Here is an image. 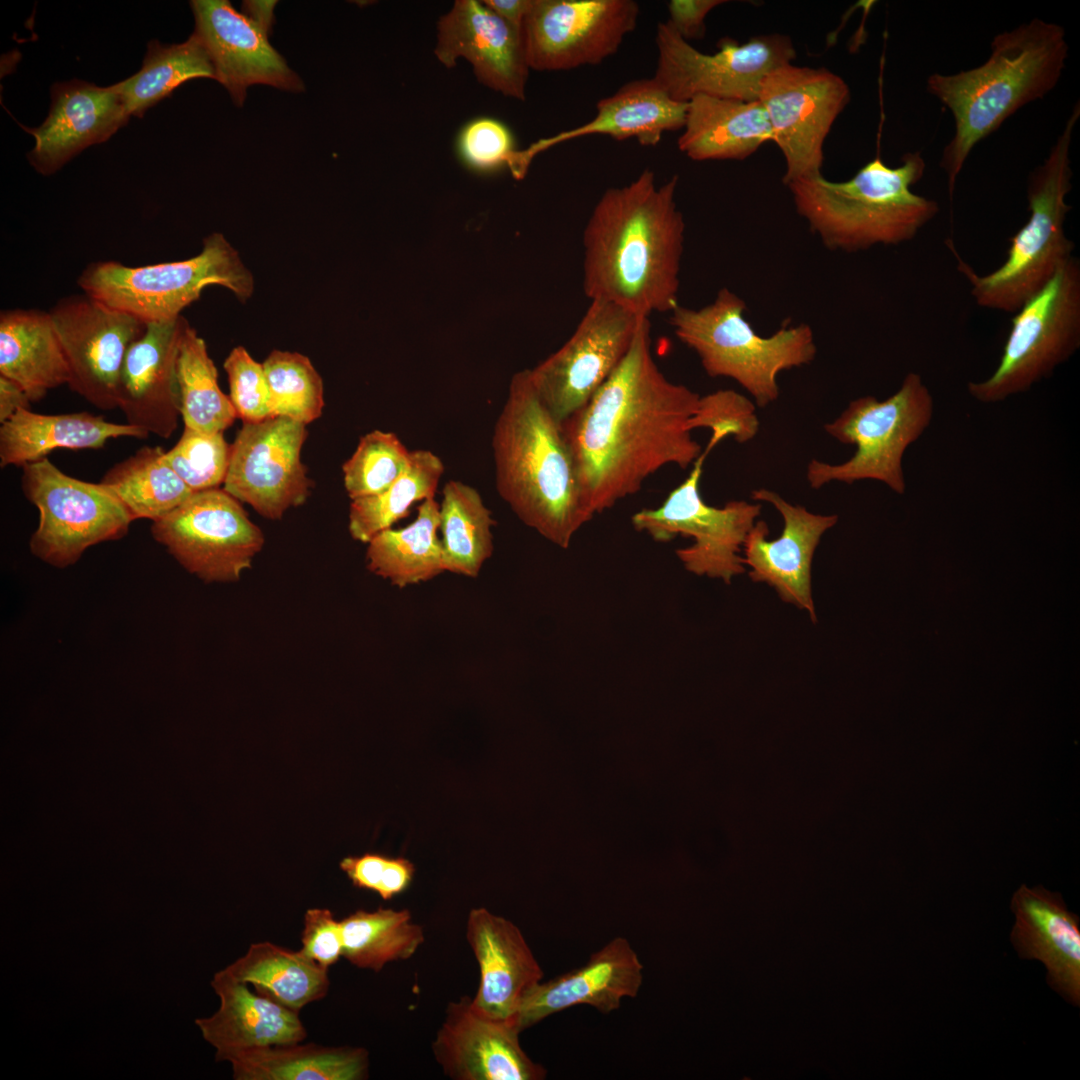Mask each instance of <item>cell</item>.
<instances>
[{
    "label": "cell",
    "instance_id": "obj_7",
    "mask_svg": "<svg viewBox=\"0 0 1080 1080\" xmlns=\"http://www.w3.org/2000/svg\"><path fill=\"white\" fill-rule=\"evenodd\" d=\"M745 310L743 299L722 288L701 308L678 304L669 322L676 337L698 355L708 376L733 379L763 408L779 397L778 374L809 364L817 348L809 325L790 326L787 320L764 337L745 318Z\"/></svg>",
    "mask_w": 1080,
    "mask_h": 1080
},
{
    "label": "cell",
    "instance_id": "obj_32",
    "mask_svg": "<svg viewBox=\"0 0 1080 1080\" xmlns=\"http://www.w3.org/2000/svg\"><path fill=\"white\" fill-rule=\"evenodd\" d=\"M148 436L135 426L89 412L46 415L19 409L0 426V465L22 467L56 449H100L110 439Z\"/></svg>",
    "mask_w": 1080,
    "mask_h": 1080
},
{
    "label": "cell",
    "instance_id": "obj_33",
    "mask_svg": "<svg viewBox=\"0 0 1080 1080\" xmlns=\"http://www.w3.org/2000/svg\"><path fill=\"white\" fill-rule=\"evenodd\" d=\"M0 375L19 384L31 402L68 385V363L49 311H1Z\"/></svg>",
    "mask_w": 1080,
    "mask_h": 1080
},
{
    "label": "cell",
    "instance_id": "obj_21",
    "mask_svg": "<svg viewBox=\"0 0 1080 1080\" xmlns=\"http://www.w3.org/2000/svg\"><path fill=\"white\" fill-rule=\"evenodd\" d=\"M751 498L775 507L783 518L778 538L768 540L769 528L764 520L755 522L742 549L744 566L753 582L773 587L781 600L806 610L813 623L817 622L812 598V560L822 535L838 521L837 515H820L804 506L793 505L778 493L755 489Z\"/></svg>",
    "mask_w": 1080,
    "mask_h": 1080
},
{
    "label": "cell",
    "instance_id": "obj_49",
    "mask_svg": "<svg viewBox=\"0 0 1080 1080\" xmlns=\"http://www.w3.org/2000/svg\"><path fill=\"white\" fill-rule=\"evenodd\" d=\"M304 956L328 969L342 956L343 942L340 921L326 908L308 909L304 915L301 935Z\"/></svg>",
    "mask_w": 1080,
    "mask_h": 1080
},
{
    "label": "cell",
    "instance_id": "obj_26",
    "mask_svg": "<svg viewBox=\"0 0 1080 1080\" xmlns=\"http://www.w3.org/2000/svg\"><path fill=\"white\" fill-rule=\"evenodd\" d=\"M643 965L624 937H616L593 953L582 966L541 981L523 997L514 1023L522 1032L550 1015L577 1005L604 1014L620 1007L623 998L638 995Z\"/></svg>",
    "mask_w": 1080,
    "mask_h": 1080
},
{
    "label": "cell",
    "instance_id": "obj_37",
    "mask_svg": "<svg viewBox=\"0 0 1080 1080\" xmlns=\"http://www.w3.org/2000/svg\"><path fill=\"white\" fill-rule=\"evenodd\" d=\"M439 504V530L445 571L475 578L493 553L491 511L480 493L459 481H448Z\"/></svg>",
    "mask_w": 1080,
    "mask_h": 1080
},
{
    "label": "cell",
    "instance_id": "obj_3",
    "mask_svg": "<svg viewBox=\"0 0 1080 1080\" xmlns=\"http://www.w3.org/2000/svg\"><path fill=\"white\" fill-rule=\"evenodd\" d=\"M1068 50L1062 26L1034 18L995 35L991 53L981 65L955 74L928 76L927 92L954 120L953 136L939 162L947 177L950 200L974 147L1019 109L1056 87Z\"/></svg>",
    "mask_w": 1080,
    "mask_h": 1080
},
{
    "label": "cell",
    "instance_id": "obj_20",
    "mask_svg": "<svg viewBox=\"0 0 1080 1080\" xmlns=\"http://www.w3.org/2000/svg\"><path fill=\"white\" fill-rule=\"evenodd\" d=\"M194 32L205 47L215 80L242 106L248 87L256 84L302 92L301 78L269 42V35L227 0L190 2Z\"/></svg>",
    "mask_w": 1080,
    "mask_h": 1080
},
{
    "label": "cell",
    "instance_id": "obj_40",
    "mask_svg": "<svg viewBox=\"0 0 1080 1080\" xmlns=\"http://www.w3.org/2000/svg\"><path fill=\"white\" fill-rule=\"evenodd\" d=\"M342 956L352 965L379 972L393 961L410 958L425 940L408 910H357L340 921Z\"/></svg>",
    "mask_w": 1080,
    "mask_h": 1080
},
{
    "label": "cell",
    "instance_id": "obj_47",
    "mask_svg": "<svg viewBox=\"0 0 1080 1080\" xmlns=\"http://www.w3.org/2000/svg\"><path fill=\"white\" fill-rule=\"evenodd\" d=\"M223 367L237 417L243 422H259L273 417L263 363L255 361L244 347L238 346L231 350Z\"/></svg>",
    "mask_w": 1080,
    "mask_h": 1080
},
{
    "label": "cell",
    "instance_id": "obj_22",
    "mask_svg": "<svg viewBox=\"0 0 1080 1080\" xmlns=\"http://www.w3.org/2000/svg\"><path fill=\"white\" fill-rule=\"evenodd\" d=\"M434 54L447 68L464 58L478 81L517 100L525 99L529 66L521 28L482 1L456 0L437 25Z\"/></svg>",
    "mask_w": 1080,
    "mask_h": 1080
},
{
    "label": "cell",
    "instance_id": "obj_38",
    "mask_svg": "<svg viewBox=\"0 0 1080 1080\" xmlns=\"http://www.w3.org/2000/svg\"><path fill=\"white\" fill-rule=\"evenodd\" d=\"M161 446H143L114 464L101 483L127 508L134 520H157L194 493L165 462Z\"/></svg>",
    "mask_w": 1080,
    "mask_h": 1080
},
{
    "label": "cell",
    "instance_id": "obj_9",
    "mask_svg": "<svg viewBox=\"0 0 1080 1080\" xmlns=\"http://www.w3.org/2000/svg\"><path fill=\"white\" fill-rule=\"evenodd\" d=\"M933 412V397L915 372L908 373L899 389L882 401L874 396L850 401L824 429L839 442L855 445L856 451L840 464L812 459L806 472L810 487L819 489L833 481L852 484L875 480L903 495L904 453L930 425Z\"/></svg>",
    "mask_w": 1080,
    "mask_h": 1080
},
{
    "label": "cell",
    "instance_id": "obj_44",
    "mask_svg": "<svg viewBox=\"0 0 1080 1080\" xmlns=\"http://www.w3.org/2000/svg\"><path fill=\"white\" fill-rule=\"evenodd\" d=\"M411 452L393 432L372 430L362 436L343 464V480L351 500L376 495L408 470Z\"/></svg>",
    "mask_w": 1080,
    "mask_h": 1080
},
{
    "label": "cell",
    "instance_id": "obj_39",
    "mask_svg": "<svg viewBox=\"0 0 1080 1080\" xmlns=\"http://www.w3.org/2000/svg\"><path fill=\"white\" fill-rule=\"evenodd\" d=\"M195 78L215 79V70L201 40L192 33L179 44L150 41L140 70L115 84L129 115L143 117L149 108Z\"/></svg>",
    "mask_w": 1080,
    "mask_h": 1080
},
{
    "label": "cell",
    "instance_id": "obj_15",
    "mask_svg": "<svg viewBox=\"0 0 1080 1080\" xmlns=\"http://www.w3.org/2000/svg\"><path fill=\"white\" fill-rule=\"evenodd\" d=\"M645 318L616 304L592 300L564 345L529 369L536 393L558 422L584 407L612 375Z\"/></svg>",
    "mask_w": 1080,
    "mask_h": 1080
},
{
    "label": "cell",
    "instance_id": "obj_43",
    "mask_svg": "<svg viewBox=\"0 0 1080 1080\" xmlns=\"http://www.w3.org/2000/svg\"><path fill=\"white\" fill-rule=\"evenodd\" d=\"M272 414L305 425L318 419L324 407L323 381L310 359L297 352L274 350L263 362Z\"/></svg>",
    "mask_w": 1080,
    "mask_h": 1080
},
{
    "label": "cell",
    "instance_id": "obj_17",
    "mask_svg": "<svg viewBox=\"0 0 1080 1080\" xmlns=\"http://www.w3.org/2000/svg\"><path fill=\"white\" fill-rule=\"evenodd\" d=\"M639 15L634 0H533L521 26L528 66L563 71L600 64L617 53Z\"/></svg>",
    "mask_w": 1080,
    "mask_h": 1080
},
{
    "label": "cell",
    "instance_id": "obj_28",
    "mask_svg": "<svg viewBox=\"0 0 1080 1080\" xmlns=\"http://www.w3.org/2000/svg\"><path fill=\"white\" fill-rule=\"evenodd\" d=\"M1011 943L1020 958L1047 969V982L1069 1003L1080 1005V922L1059 893L1021 885L1011 899Z\"/></svg>",
    "mask_w": 1080,
    "mask_h": 1080
},
{
    "label": "cell",
    "instance_id": "obj_11",
    "mask_svg": "<svg viewBox=\"0 0 1080 1080\" xmlns=\"http://www.w3.org/2000/svg\"><path fill=\"white\" fill-rule=\"evenodd\" d=\"M21 468V490L39 511L29 547L40 560L65 568L89 547L127 534L133 517L101 483L71 477L47 457Z\"/></svg>",
    "mask_w": 1080,
    "mask_h": 1080
},
{
    "label": "cell",
    "instance_id": "obj_41",
    "mask_svg": "<svg viewBox=\"0 0 1080 1080\" xmlns=\"http://www.w3.org/2000/svg\"><path fill=\"white\" fill-rule=\"evenodd\" d=\"M217 377L205 341L188 324L177 360L180 415L185 427L207 434L224 432L237 418L230 397L220 389Z\"/></svg>",
    "mask_w": 1080,
    "mask_h": 1080
},
{
    "label": "cell",
    "instance_id": "obj_8",
    "mask_svg": "<svg viewBox=\"0 0 1080 1080\" xmlns=\"http://www.w3.org/2000/svg\"><path fill=\"white\" fill-rule=\"evenodd\" d=\"M77 284L89 296L146 324L181 316L208 286H222L240 300L254 290L252 274L221 233L207 236L200 253L186 260L137 267L92 262Z\"/></svg>",
    "mask_w": 1080,
    "mask_h": 1080
},
{
    "label": "cell",
    "instance_id": "obj_10",
    "mask_svg": "<svg viewBox=\"0 0 1080 1080\" xmlns=\"http://www.w3.org/2000/svg\"><path fill=\"white\" fill-rule=\"evenodd\" d=\"M1080 347V262L1072 256L1016 312L995 371L967 384L985 404L1028 391L1051 376Z\"/></svg>",
    "mask_w": 1080,
    "mask_h": 1080
},
{
    "label": "cell",
    "instance_id": "obj_13",
    "mask_svg": "<svg viewBox=\"0 0 1080 1080\" xmlns=\"http://www.w3.org/2000/svg\"><path fill=\"white\" fill-rule=\"evenodd\" d=\"M655 42L658 55L653 78L680 102L698 95L756 100L764 77L796 58L791 38L778 33L752 36L744 43L724 39L717 52L708 54L661 22Z\"/></svg>",
    "mask_w": 1080,
    "mask_h": 1080
},
{
    "label": "cell",
    "instance_id": "obj_4",
    "mask_svg": "<svg viewBox=\"0 0 1080 1080\" xmlns=\"http://www.w3.org/2000/svg\"><path fill=\"white\" fill-rule=\"evenodd\" d=\"M496 489L516 516L560 548L594 516L562 423L540 400L529 369L515 373L492 436Z\"/></svg>",
    "mask_w": 1080,
    "mask_h": 1080
},
{
    "label": "cell",
    "instance_id": "obj_18",
    "mask_svg": "<svg viewBox=\"0 0 1080 1080\" xmlns=\"http://www.w3.org/2000/svg\"><path fill=\"white\" fill-rule=\"evenodd\" d=\"M306 437V425L288 417L243 422L231 444L223 489L263 517L281 519L310 495L311 481L301 461Z\"/></svg>",
    "mask_w": 1080,
    "mask_h": 1080
},
{
    "label": "cell",
    "instance_id": "obj_53",
    "mask_svg": "<svg viewBox=\"0 0 1080 1080\" xmlns=\"http://www.w3.org/2000/svg\"><path fill=\"white\" fill-rule=\"evenodd\" d=\"M23 388L9 378L0 375V423L10 419L19 409H30Z\"/></svg>",
    "mask_w": 1080,
    "mask_h": 1080
},
{
    "label": "cell",
    "instance_id": "obj_42",
    "mask_svg": "<svg viewBox=\"0 0 1080 1080\" xmlns=\"http://www.w3.org/2000/svg\"><path fill=\"white\" fill-rule=\"evenodd\" d=\"M443 473L444 464L436 454L429 450L412 451L408 470L394 484L376 495L351 500L348 523L351 537L367 544L391 528L408 516L414 503L434 498Z\"/></svg>",
    "mask_w": 1080,
    "mask_h": 1080
},
{
    "label": "cell",
    "instance_id": "obj_14",
    "mask_svg": "<svg viewBox=\"0 0 1080 1080\" xmlns=\"http://www.w3.org/2000/svg\"><path fill=\"white\" fill-rule=\"evenodd\" d=\"M151 533L183 568L206 583L238 581L265 542L241 502L220 488L193 493L154 520Z\"/></svg>",
    "mask_w": 1080,
    "mask_h": 1080
},
{
    "label": "cell",
    "instance_id": "obj_46",
    "mask_svg": "<svg viewBox=\"0 0 1080 1080\" xmlns=\"http://www.w3.org/2000/svg\"><path fill=\"white\" fill-rule=\"evenodd\" d=\"M709 428L720 440L733 436L739 443L752 440L759 430L755 404L744 395L722 389L700 396L689 429Z\"/></svg>",
    "mask_w": 1080,
    "mask_h": 1080
},
{
    "label": "cell",
    "instance_id": "obj_6",
    "mask_svg": "<svg viewBox=\"0 0 1080 1080\" xmlns=\"http://www.w3.org/2000/svg\"><path fill=\"white\" fill-rule=\"evenodd\" d=\"M1079 118L1077 101L1047 157L1030 172L1026 187L1029 218L1010 239L1001 266L979 275L948 240L947 246L957 259V269L968 280L971 295L979 306L1016 313L1073 256L1075 244L1066 236L1064 224L1071 210L1066 202L1073 176L1070 148Z\"/></svg>",
    "mask_w": 1080,
    "mask_h": 1080
},
{
    "label": "cell",
    "instance_id": "obj_35",
    "mask_svg": "<svg viewBox=\"0 0 1080 1080\" xmlns=\"http://www.w3.org/2000/svg\"><path fill=\"white\" fill-rule=\"evenodd\" d=\"M438 530L439 504L429 498L409 525L386 529L367 543V569L398 588L437 577L445 572Z\"/></svg>",
    "mask_w": 1080,
    "mask_h": 1080
},
{
    "label": "cell",
    "instance_id": "obj_19",
    "mask_svg": "<svg viewBox=\"0 0 1080 1080\" xmlns=\"http://www.w3.org/2000/svg\"><path fill=\"white\" fill-rule=\"evenodd\" d=\"M70 371V389L96 408H117L121 367L146 323L86 293L58 300L49 310Z\"/></svg>",
    "mask_w": 1080,
    "mask_h": 1080
},
{
    "label": "cell",
    "instance_id": "obj_12",
    "mask_svg": "<svg viewBox=\"0 0 1080 1080\" xmlns=\"http://www.w3.org/2000/svg\"><path fill=\"white\" fill-rule=\"evenodd\" d=\"M719 442L711 437L688 477L659 507L639 510L631 522L636 530L648 533L658 542H668L678 535L691 537L692 545L676 550L684 568L697 576L731 584L735 576L745 572L743 545L762 505L733 500L723 507H714L702 499L700 479L704 461Z\"/></svg>",
    "mask_w": 1080,
    "mask_h": 1080
},
{
    "label": "cell",
    "instance_id": "obj_23",
    "mask_svg": "<svg viewBox=\"0 0 1080 1080\" xmlns=\"http://www.w3.org/2000/svg\"><path fill=\"white\" fill-rule=\"evenodd\" d=\"M514 1021L477 1011L471 997L450 1002L432 1051L453 1080H542L546 1069L522 1049Z\"/></svg>",
    "mask_w": 1080,
    "mask_h": 1080
},
{
    "label": "cell",
    "instance_id": "obj_51",
    "mask_svg": "<svg viewBox=\"0 0 1080 1080\" xmlns=\"http://www.w3.org/2000/svg\"><path fill=\"white\" fill-rule=\"evenodd\" d=\"M388 860L389 857L381 854L365 853L361 856H349L342 859L340 868L355 887L377 893Z\"/></svg>",
    "mask_w": 1080,
    "mask_h": 1080
},
{
    "label": "cell",
    "instance_id": "obj_5",
    "mask_svg": "<svg viewBox=\"0 0 1080 1080\" xmlns=\"http://www.w3.org/2000/svg\"><path fill=\"white\" fill-rule=\"evenodd\" d=\"M925 169L920 152L904 154L897 167L877 155L846 181L820 174L787 186L797 213L825 247L856 252L908 242L938 214L935 200L911 189Z\"/></svg>",
    "mask_w": 1080,
    "mask_h": 1080
},
{
    "label": "cell",
    "instance_id": "obj_52",
    "mask_svg": "<svg viewBox=\"0 0 1080 1080\" xmlns=\"http://www.w3.org/2000/svg\"><path fill=\"white\" fill-rule=\"evenodd\" d=\"M414 865L405 858H389L388 864L377 891L384 900H389L405 891L414 875Z\"/></svg>",
    "mask_w": 1080,
    "mask_h": 1080
},
{
    "label": "cell",
    "instance_id": "obj_25",
    "mask_svg": "<svg viewBox=\"0 0 1080 1080\" xmlns=\"http://www.w3.org/2000/svg\"><path fill=\"white\" fill-rule=\"evenodd\" d=\"M130 117L116 84L55 83L45 121L37 128L23 127L35 138L28 160L40 174H53L82 150L108 140Z\"/></svg>",
    "mask_w": 1080,
    "mask_h": 1080
},
{
    "label": "cell",
    "instance_id": "obj_31",
    "mask_svg": "<svg viewBox=\"0 0 1080 1080\" xmlns=\"http://www.w3.org/2000/svg\"><path fill=\"white\" fill-rule=\"evenodd\" d=\"M683 132L677 144L695 161L743 160L773 134L759 99L737 100L698 95L688 101Z\"/></svg>",
    "mask_w": 1080,
    "mask_h": 1080
},
{
    "label": "cell",
    "instance_id": "obj_34",
    "mask_svg": "<svg viewBox=\"0 0 1080 1080\" xmlns=\"http://www.w3.org/2000/svg\"><path fill=\"white\" fill-rule=\"evenodd\" d=\"M236 1080H361L368 1077V1052L301 1042L258 1047L226 1058Z\"/></svg>",
    "mask_w": 1080,
    "mask_h": 1080
},
{
    "label": "cell",
    "instance_id": "obj_2",
    "mask_svg": "<svg viewBox=\"0 0 1080 1080\" xmlns=\"http://www.w3.org/2000/svg\"><path fill=\"white\" fill-rule=\"evenodd\" d=\"M677 186L676 175L658 184L647 168L603 192L583 230V290L590 301L646 318L678 305L685 221Z\"/></svg>",
    "mask_w": 1080,
    "mask_h": 1080
},
{
    "label": "cell",
    "instance_id": "obj_27",
    "mask_svg": "<svg viewBox=\"0 0 1080 1080\" xmlns=\"http://www.w3.org/2000/svg\"><path fill=\"white\" fill-rule=\"evenodd\" d=\"M466 939L480 971L473 1007L490 1018L514 1021L523 997L544 975L521 930L475 908L468 915Z\"/></svg>",
    "mask_w": 1080,
    "mask_h": 1080
},
{
    "label": "cell",
    "instance_id": "obj_54",
    "mask_svg": "<svg viewBox=\"0 0 1080 1080\" xmlns=\"http://www.w3.org/2000/svg\"><path fill=\"white\" fill-rule=\"evenodd\" d=\"M482 2L498 16L521 28L533 0H483Z\"/></svg>",
    "mask_w": 1080,
    "mask_h": 1080
},
{
    "label": "cell",
    "instance_id": "obj_48",
    "mask_svg": "<svg viewBox=\"0 0 1080 1080\" xmlns=\"http://www.w3.org/2000/svg\"><path fill=\"white\" fill-rule=\"evenodd\" d=\"M509 129L496 119L476 118L459 133L458 153L472 169L491 171L504 164L512 169L517 151Z\"/></svg>",
    "mask_w": 1080,
    "mask_h": 1080
},
{
    "label": "cell",
    "instance_id": "obj_29",
    "mask_svg": "<svg viewBox=\"0 0 1080 1080\" xmlns=\"http://www.w3.org/2000/svg\"><path fill=\"white\" fill-rule=\"evenodd\" d=\"M687 106L672 99L653 77L630 81L600 99L590 121L517 152L518 171L525 176L533 157L555 144L591 135L635 138L642 146H656L664 133L683 129Z\"/></svg>",
    "mask_w": 1080,
    "mask_h": 1080
},
{
    "label": "cell",
    "instance_id": "obj_1",
    "mask_svg": "<svg viewBox=\"0 0 1080 1080\" xmlns=\"http://www.w3.org/2000/svg\"><path fill=\"white\" fill-rule=\"evenodd\" d=\"M699 398L658 368L645 318L616 370L562 423L593 516L636 494L661 468L694 464L702 447L689 420Z\"/></svg>",
    "mask_w": 1080,
    "mask_h": 1080
},
{
    "label": "cell",
    "instance_id": "obj_55",
    "mask_svg": "<svg viewBox=\"0 0 1080 1080\" xmlns=\"http://www.w3.org/2000/svg\"><path fill=\"white\" fill-rule=\"evenodd\" d=\"M276 5V1H244L242 13L270 35L274 24V8Z\"/></svg>",
    "mask_w": 1080,
    "mask_h": 1080
},
{
    "label": "cell",
    "instance_id": "obj_24",
    "mask_svg": "<svg viewBox=\"0 0 1080 1080\" xmlns=\"http://www.w3.org/2000/svg\"><path fill=\"white\" fill-rule=\"evenodd\" d=\"M187 320L148 323L129 348L120 371L117 408L126 423L168 439L180 416L177 360Z\"/></svg>",
    "mask_w": 1080,
    "mask_h": 1080
},
{
    "label": "cell",
    "instance_id": "obj_30",
    "mask_svg": "<svg viewBox=\"0 0 1080 1080\" xmlns=\"http://www.w3.org/2000/svg\"><path fill=\"white\" fill-rule=\"evenodd\" d=\"M211 986L220 999L219 1009L195 1023L215 1048L217 1061L243 1050L297 1043L306 1038L299 1012L253 992L225 968L214 975Z\"/></svg>",
    "mask_w": 1080,
    "mask_h": 1080
},
{
    "label": "cell",
    "instance_id": "obj_50",
    "mask_svg": "<svg viewBox=\"0 0 1080 1080\" xmlns=\"http://www.w3.org/2000/svg\"><path fill=\"white\" fill-rule=\"evenodd\" d=\"M724 0H671L667 4L666 23L684 40L702 38L707 15Z\"/></svg>",
    "mask_w": 1080,
    "mask_h": 1080
},
{
    "label": "cell",
    "instance_id": "obj_36",
    "mask_svg": "<svg viewBox=\"0 0 1080 1080\" xmlns=\"http://www.w3.org/2000/svg\"><path fill=\"white\" fill-rule=\"evenodd\" d=\"M226 971L252 985L254 991L294 1011L324 998L329 989L328 969L271 942L251 944Z\"/></svg>",
    "mask_w": 1080,
    "mask_h": 1080
},
{
    "label": "cell",
    "instance_id": "obj_16",
    "mask_svg": "<svg viewBox=\"0 0 1080 1080\" xmlns=\"http://www.w3.org/2000/svg\"><path fill=\"white\" fill-rule=\"evenodd\" d=\"M850 97L844 79L826 68L789 63L764 77L758 99L785 159L786 185L822 174L824 142Z\"/></svg>",
    "mask_w": 1080,
    "mask_h": 1080
},
{
    "label": "cell",
    "instance_id": "obj_45",
    "mask_svg": "<svg viewBox=\"0 0 1080 1080\" xmlns=\"http://www.w3.org/2000/svg\"><path fill=\"white\" fill-rule=\"evenodd\" d=\"M231 444L218 433H201L184 427L178 442L164 453L165 462L194 492L219 488L224 484Z\"/></svg>",
    "mask_w": 1080,
    "mask_h": 1080
}]
</instances>
